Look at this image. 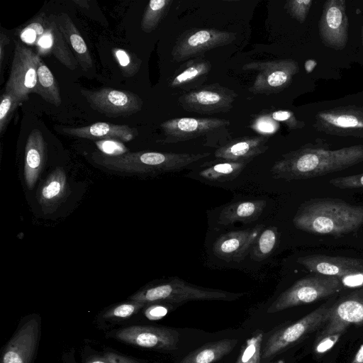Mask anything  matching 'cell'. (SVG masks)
Listing matches in <instances>:
<instances>
[{
    "instance_id": "38",
    "label": "cell",
    "mask_w": 363,
    "mask_h": 363,
    "mask_svg": "<svg viewBox=\"0 0 363 363\" xmlns=\"http://www.w3.org/2000/svg\"><path fill=\"white\" fill-rule=\"evenodd\" d=\"M329 183L341 189L362 188L363 174L335 177L330 179Z\"/></svg>"
},
{
    "instance_id": "45",
    "label": "cell",
    "mask_w": 363,
    "mask_h": 363,
    "mask_svg": "<svg viewBox=\"0 0 363 363\" xmlns=\"http://www.w3.org/2000/svg\"><path fill=\"white\" fill-rule=\"evenodd\" d=\"M10 41V39L9 37L4 34V33H1L0 34V63L1 65H2L4 57V53H5V48L7 45H9Z\"/></svg>"
},
{
    "instance_id": "48",
    "label": "cell",
    "mask_w": 363,
    "mask_h": 363,
    "mask_svg": "<svg viewBox=\"0 0 363 363\" xmlns=\"http://www.w3.org/2000/svg\"><path fill=\"white\" fill-rule=\"evenodd\" d=\"M74 2L82 8L89 7V1L86 0H74Z\"/></svg>"
},
{
    "instance_id": "25",
    "label": "cell",
    "mask_w": 363,
    "mask_h": 363,
    "mask_svg": "<svg viewBox=\"0 0 363 363\" xmlns=\"http://www.w3.org/2000/svg\"><path fill=\"white\" fill-rule=\"evenodd\" d=\"M55 17L59 28L78 64L84 70L93 68V60L87 45L70 17L65 13H60Z\"/></svg>"
},
{
    "instance_id": "37",
    "label": "cell",
    "mask_w": 363,
    "mask_h": 363,
    "mask_svg": "<svg viewBox=\"0 0 363 363\" xmlns=\"http://www.w3.org/2000/svg\"><path fill=\"white\" fill-rule=\"evenodd\" d=\"M145 305V303L130 301L128 303H124L111 308L105 314L104 317L108 318H125L137 313Z\"/></svg>"
},
{
    "instance_id": "7",
    "label": "cell",
    "mask_w": 363,
    "mask_h": 363,
    "mask_svg": "<svg viewBox=\"0 0 363 363\" xmlns=\"http://www.w3.org/2000/svg\"><path fill=\"white\" fill-rule=\"evenodd\" d=\"M330 306L321 305L300 320L275 331L267 340L262 357L269 359L325 325Z\"/></svg>"
},
{
    "instance_id": "14",
    "label": "cell",
    "mask_w": 363,
    "mask_h": 363,
    "mask_svg": "<svg viewBox=\"0 0 363 363\" xmlns=\"http://www.w3.org/2000/svg\"><path fill=\"white\" fill-rule=\"evenodd\" d=\"M313 127L330 135L363 138V108L347 106L319 111Z\"/></svg>"
},
{
    "instance_id": "41",
    "label": "cell",
    "mask_w": 363,
    "mask_h": 363,
    "mask_svg": "<svg viewBox=\"0 0 363 363\" xmlns=\"http://www.w3.org/2000/svg\"><path fill=\"white\" fill-rule=\"evenodd\" d=\"M272 118L284 123L289 129H297L304 126V123L298 121L293 113L288 111H277L272 114Z\"/></svg>"
},
{
    "instance_id": "2",
    "label": "cell",
    "mask_w": 363,
    "mask_h": 363,
    "mask_svg": "<svg viewBox=\"0 0 363 363\" xmlns=\"http://www.w3.org/2000/svg\"><path fill=\"white\" fill-rule=\"evenodd\" d=\"M293 223L304 232L342 236L363 225V206L338 199H312L300 205Z\"/></svg>"
},
{
    "instance_id": "28",
    "label": "cell",
    "mask_w": 363,
    "mask_h": 363,
    "mask_svg": "<svg viewBox=\"0 0 363 363\" xmlns=\"http://www.w3.org/2000/svg\"><path fill=\"white\" fill-rule=\"evenodd\" d=\"M237 342L235 339H223L206 343L177 363H214L229 354Z\"/></svg>"
},
{
    "instance_id": "30",
    "label": "cell",
    "mask_w": 363,
    "mask_h": 363,
    "mask_svg": "<svg viewBox=\"0 0 363 363\" xmlns=\"http://www.w3.org/2000/svg\"><path fill=\"white\" fill-rule=\"evenodd\" d=\"M247 164L222 160L208 164L199 174L201 177L211 182L231 181L240 175Z\"/></svg>"
},
{
    "instance_id": "32",
    "label": "cell",
    "mask_w": 363,
    "mask_h": 363,
    "mask_svg": "<svg viewBox=\"0 0 363 363\" xmlns=\"http://www.w3.org/2000/svg\"><path fill=\"white\" fill-rule=\"evenodd\" d=\"M172 2V0L150 1L141 20V30L147 33L155 30L168 13Z\"/></svg>"
},
{
    "instance_id": "11",
    "label": "cell",
    "mask_w": 363,
    "mask_h": 363,
    "mask_svg": "<svg viewBox=\"0 0 363 363\" xmlns=\"http://www.w3.org/2000/svg\"><path fill=\"white\" fill-rule=\"evenodd\" d=\"M235 38L234 33L215 28L189 29L177 39L172 56L176 62L195 58L210 50L230 44Z\"/></svg>"
},
{
    "instance_id": "1",
    "label": "cell",
    "mask_w": 363,
    "mask_h": 363,
    "mask_svg": "<svg viewBox=\"0 0 363 363\" xmlns=\"http://www.w3.org/2000/svg\"><path fill=\"white\" fill-rule=\"evenodd\" d=\"M363 162V145L338 150L302 147L282 155L270 169L275 179H308L341 171Z\"/></svg>"
},
{
    "instance_id": "9",
    "label": "cell",
    "mask_w": 363,
    "mask_h": 363,
    "mask_svg": "<svg viewBox=\"0 0 363 363\" xmlns=\"http://www.w3.org/2000/svg\"><path fill=\"white\" fill-rule=\"evenodd\" d=\"M40 55L14 40V52L5 91L13 94L21 104L35 92Z\"/></svg>"
},
{
    "instance_id": "50",
    "label": "cell",
    "mask_w": 363,
    "mask_h": 363,
    "mask_svg": "<svg viewBox=\"0 0 363 363\" xmlns=\"http://www.w3.org/2000/svg\"><path fill=\"white\" fill-rule=\"evenodd\" d=\"M274 363H284L283 360H279L277 362Z\"/></svg>"
},
{
    "instance_id": "35",
    "label": "cell",
    "mask_w": 363,
    "mask_h": 363,
    "mask_svg": "<svg viewBox=\"0 0 363 363\" xmlns=\"http://www.w3.org/2000/svg\"><path fill=\"white\" fill-rule=\"evenodd\" d=\"M21 103L11 93L4 91L1 96L0 104V133L6 130L15 109Z\"/></svg>"
},
{
    "instance_id": "33",
    "label": "cell",
    "mask_w": 363,
    "mask_h": 363,
    "mask_svg": "<svg viewBox=\"0 0 363 363\" xmlns=\"http://www.w3.org/2000/svg\"><path fill=\"white\" fill-rule=\"evenodd\" d=\"M262 340L261 332L248 338L235 363H260Z\"/></svg>"
},
{
    "instance_id": "36",
    "label": "cell",
    "mask_w": 363,
    "mask_h": 363,
    "mask_svg": "<svg viewBox=\"0 0 363 363\" xmlns=\"http://www.w3.org/2000/svg\"><path fill=\"white\" fill-rule=\"evenodd\" d=\"M313 4L311 0H290L286 2L284 8L288 13L299 23H303Z\"/></svg>"
},
{
    "instance_id": "4",
    "label": "cell",
    "mask_w": 363,
    "mask_h": 363,
    "mask_svg": "<svg viewBox=\"0 0 363 363\" xmlns=\"http://www.w3.org/2000/svg\"><path fill=\"white\" fill-rule=\"evenodd\" d=\"M243 295L242 293L199 287L178 277H171L138 291L129 299L145 303L160 301L178 303L194 300H233Z\"/></svg>"
},
{
    "instance_id": "12",
    "label": "cell",
    "mask_w": 363,
    "mask_h": 363,
    "mask_svg": "<svg viewBox=\"0 0 363 363\" xmlns=\"http://www.w3.org/2000/svg\"><path fill=\"white\" fill-rule=\"evenodd\" d=\"M91 108L106 117L129 116L141 111L143 100L137 94L112 88L81 89Z\"/></svg>"
},
{
    "instance_id": "20",
    "label": "cell",
    "mask_w": 363,
    "mask_h": 363,
    "mask_svg": "<svg viewBox=\"0 0 363 363\" xmlns=\"http://www.w3.org/2000/svg\"><path fill=\"white\" fill-rule=\"evenodd\" d=\"M264 228V224H259L251 228L230 231L221 235L213 245V254L228 262H241L250 252Z\"/></svg>"
},
{
    "instance_id": "44",
    "label": "cell",
    "mask_w": 363,
    "mask_h": 363,
    "mask_svg": "<svg viewBox=\"0 0 363 363\" xmlns=\"http://www.w3.org/2000/svg\"><path fill=\"white\" fill-rule=\"evenodd\" d=\"M102 357L108 363H139L134 359L112 352H106Z\"/></svg>"
},
{
    "instance_id": "13",
    "label": "cell",
    "mask_w": 363,
    "mask_h": 363,
    "mask_svg": "<svg viewBox=\"0 0 363 363\" xmlns=\"http://www.w3.org/2000/svg\"><path fill=\"white\" fill-rule=\"evenodd\" d=\"M237 96L234 90L215 83L189 91L178 103L189 112L214 114L230 111Z\"/></svg>"
},
{
    "instance_id": "21",
    "label": "cell",
    "mask_w": 363,
    "mask_h": 363,
    "mask_svg": "<svg viewBox=\"0 0 363 363\" xmlns=\"http://www.w3.org/2000/svg\"><path fill=\"white\" fill-rule=\"evenodd\" d=\"M70 189L63 168L57 167L39 186L36 198L45 214L53 213L67 199Z\"/></svg>"
},
{
    "instance_id": "34",
    "label": "cell",
    "mask_w": 363,
    "mask_h": 363,
    "mask_svg": "<svg viewBox=\"0 0 363 363\" xmlns=\"http://www.w3.org/2000/svg\"><path fill=\"white\" fill-rule=\"evenodd\" d=\"M113 55L124 76L132 77L139 70L141 61L127 50L114 48Z\"/></svg>"
},
{
    "instance_id": "46",
    "label": "cell",
    "mask_w": 363,
    "mask_h": 363,
    "mask_svg": "<svg viewBox=\"0 0 363 363\" xmlns=\"http://www.w3.org/2000/svg\"><path fill=\"white\" fill-rule=\"evenodd\" d=\"M350 363H363V344L360 346Z\"/></svg>"
},
{
    "instance_id": "39",
    "label": "cell",
    "mask_w": 363,
    "mask_h": 363,
    "mask_svg": "<svg viewBox=\"0 0 363 363\" xmlns=\"http://www.w3.org/2000/svg\"><path fill=\"white\" fill-rule=\"evenodd\" d=\"M344 333L345 332H339L318 337L314 347L315 353L317 354H323L329 351L338 342Z\"/></svg>"
},
{
    "instance_id": "24",
    "label": "cell",
    "mask_w": 363,
    "mask_h": 363,
    "mask_svg": "<svg viewBox=\"0 0 363 363\" xmlns=\"http://www.w3.org/2000/svg\"><path fill=\"white\" fill-rule=\"evenodd\" d=\"M47 145L41 131L30 133L25 147L24 177L27 187L32 189L46 164Z\"/></svg>"
},
{
    "instance_id": "10",
    "label": "cell",
    "mask_w": 363,
    "mask_h": 363,
    "mask_svg": "<svg viewBox=\"0 0 363 363\" xmlns=\"http://www.w3.org/2000/svg\"><path fill=\"white\" fill-rule=\"evenodd\" d=\"M297 262L313 274L338 278L344 286L363 284L362 259L311 255L298 257Z\"/></svg>"
},
{
    "instance_id": "27",
    "label": "cell",
    "mask_w": 363,
    "mask_h": 363,
    "mask_svg": "<svg viewBox=\"0 0 363 363\" xmlns=\"http://www.w3.org/2000/svg\"><path fill=\"white\" fill-rule=\"evenodd\" d=\"M211 69L209 61L201 57L192 58L176 70L169 86L183 89L193 88L205 80Z\"/></svg>"
},
{
    "instance_id": "43",
    "label": "cell",
    "mask_w": 363,
    "mask_h": 363,
    "mask_svg": "<svg viewBox=\"0 0 363 363\" xmlns=\"http://www.w3.org/2000/svg\"><path fill=\"white\" fill-rule=\"evenodd\" d=\"M168 312L167 308L161 305H154L148 307L145 311V316L150 320H158L164 317Z\"/></svg>"
},
{
    "instance_id": "15",
    "label": "cell",
    "mask_w": 363,
    "mask_h": 363,
    "mask_svg": "<svg viewBox=\"0 0 363 363\" xmlns=\"http://www.w3.org/2000/svg\"><path fill=\"white\" fill-rule=\"evenodd\" d=\"M320 40L326 47L340 50L348 40V18L345 0L325 2L318 23Z\"/></svg>"
},
{
    "instance_id": "26",
    "label": "cell",
    "mask_w": 363,
    "mask_h": 363,
    "mask_svg": "<svg viewBox=\"0 0 363 363\" xmlns=\"http://www.w3.org/2000/svg\"><path fill=\"white\" fill-rule=\"evenodd\" d=\"M266 206L267 201L263 199L240 201L228 204L220 211L218 223L227 225L235 222H254L262 215Z\"/></svg>"
},
{
    "instance_id": "40",
    "label": "cell",
    "mask_w": 363,
    "mask_h": 363,
    "mask_svg": "<svg viewBox=\"0 0 363 363\" xmlns=\"http://www.w3.org/2000/svg\"><path fill=\"white\" fill-rule=\"evenodd\" d=\"M96 145L102 153L107 155L116 156L128 152L125 147L115 140L99 141Z\"/></svg>"
},
{
    "instance_id": "5",
    "label": "cell",
    "mask_w": 363,
    "mask_h": 363,
    "mask_svg": "<svg viewBox=\"0 0 363 363\" xmlns=\"http://www.w3.org/2000/svg\"><path fill=\"white\" fill-rule=\"evenodd\" d=\"M20 38L26 43L34 45L41 55L52 53L69 69L77 67V60L59 28L55 15L40 13L21 30Z\"/></svg>"
},
{
    "instance_id": "16",
    "label": "cell",
    "mask_w": 363,
    "mask_h": 363,
    "mask_svg": "<svg viewBox=\"0 0 363 363\" xmlns=\"http://www.w3.org/2000/svg\"><path fill=\"white\" fill-rule=\"evenodd\" d=\"M351 325H363V287L340 297L329 308V317L318 337L345 332Z\"/></svg>"
},
{
    "instance_id": "31",
    "label": "cell",
    "mask_w": 363,
    "mask_h": 363,
    "mask_svg": "<svg viewBox=\"0 0 363 363\" xmlns=\"http://www.w3.org/2000/svg\"><path fill=\"white\" fill-rule=\"evenodd\" d=\"M279 240L277 228L264 229L253 244L250 252V258L260 262L267 258L275 250Z\"/></svg>"
},
{
    "instance_id": "8",
    "label": "cell",
    "mask_w": 363,
    "mask_h": 363,
    "mask_svg": "<svg viewBox=\"0 0 363 363\" xmlns=\"http://www.w3.org/2000/svg\"><path fill=\"white\" fill-rule=\"evenodd\" d=\"M243 70H255L257 75L249 91L255 94H277L291 83L299 71L295 60L291 59L250 62L242 66Z\"/></svg>"
},
{
    "instance_id": "42",
    "label": "cell",
    "mask_w": 363,
    "mask_h": 363,
    "mask_svg": "<svg viewBox=\"0 0 363 363\" xmlns=\"http://www.w3.org/2000/svg\"><path fill=\"white\" fill-rule=\"evenodd\" d=\"M276 124L272 121L271 118L262 116L255 121L254 127L264 134H270L276 130Z\"/></svg>"
},
{
    "instance_id": "47",
    "label": "cell",
    "mask_w": 363,
    "mask_h": 363,
    "mask_svg": "<svg viewBox=\"0 0 363 363\" xmlns=\"http://www.w3.org/2000/svg\"><path fill=\"white\" fill-rule=\"evenodd\" d=\"M86 363H108L103 357H97L89 359Z\"/></svg>"
},
{
    "instance_id": "6",
    "label": "cell",
    "mask_w": 363,
    "mask_h": 363,
    "mask_svg": "<svg viewBox=\"0 0 363 363\" xmlns=\"http://www.w3.org/2000/svg\"><path fill=\"white\" fill-rule=\"evenodd\" d=\"M343 286L337 277L314 274L298 280L281 293L268 308L267 313L316 302L339 293Z\"/></svg>"
},
{
    "instance_id": "22",
    "label": "cell",
    "mask_w": 363,
    "mask_h": 363,
    "mask_svg": "<svg viewBox=\"0 0 363 363\" xmlns=\"http://www.w3.org/2000/svg\"><path fill=\"white\" fill-rule=\"evenodd\" d=\"M268 140L264 135L235 139L218 147L214 155L222 160L249 163L268 150Z\"/></svg>"
},
{
    "instance_id": "18",
    "label": "cell",
    "mask_w": 363,
    "mask_h": 363,
    "mask_svg": "<svg viewBox=\"0 0 363 363\" xmlns=\"http://www.w3.org/2000/svg\"><path fill=\"white\" fill-rule=\"evenodd\" d=\"M230 121L218 118H176L160 125L164 138L162 143L186 141L227 126Z\"/></svg>"
},
{
    "instance_id": "23",
    "label": "cell",
    "mask_w": 363,
    "mask_h": 363,
    "mask_svg": "<svg viewBox=\"0 0 363 363\" xmlns=\"http://www.w3.org/2000/svg\"><path fill=\"white\" fill-rule=\"evenodd\" d=\"M64 135L86 139L115 140L128 143L138 135V130L123 124L98 122L77 128H62Z\"/></svg>"
},
{
    "instance_id": "3",
    "label": "cell",
    "mask_w": 363,
    "mask_h": 363,
    "mask_svg": "<svg viewBox=\"0 0 363 363\" xmlns=\"http://www.w3.org/2000/svg\"><path fill=\"white\" fill-rule=\"evenodd\" d=\"M209 155L207 152L194 154L139 151L111 156L94 152L92 159L97 164L114 172L159 174L179 172Z\"/></svg>"
},
{
    "instance_id": "17",
    "label": "cell",
    "mask_w": 363,
    "mask_h": 363,
    "mask_svg": "<svg viewBox=\"0 0 363 363\" xmlns=\"http://www.w3.org/2000/svg\"><path fill=\"white\" fill-rule=\"evenodd\" d=\"M116 337L126 343L160 350L177 348L179 333L167 327L132 325L118 330Z\"/></svg>"
},
{
    "instance_id": "29",
    "label": "cell",
    "mask_w": 363,
    "mask_h": 363,
    "mask_svg": "<svg viewBox=\"0 0 363 363\" xmlns=\"http://www.w3.org/2000/svg\"><path fill=\"white\" fill-rule=\"evenodd\" d=\"M34 93L55 106L61 104L62 99L57 82L50 69L41 59L38 62L37 83Z\"/></svg>"
},
{
    "instance_id": "19",
    "label": "cell",
    "mask_w": 363,
    "mask_h": 363,
    "mask_svg": "<svg viewBox=\"0 0 363 363\" xmlns=\"http://www.w3.org/2000/svg\"><path fill=\"white\" fill-rule=\"evenodd\" d=\"M40 330V318L28 319L6 345L1 363H31L37 350Z\"/></svg>"
},
{
    "instance_id": "49",
    "label": "cell",
    "mask_w": 363,
    "mask_h": 363,
    "mask_svg": "<svg viewBox=\"0 0 363 363\" xmlns=\"http://www.w3.org/2000/svg\"><path fill=\"white\" fill-rule=\"evenodd\" d=\"M361 39H362V43L363 47V25L361 26Z\"/></svg>"
}]
</instances>
